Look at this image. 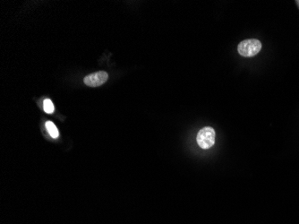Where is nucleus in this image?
Returning <instances> with one entry per match:
<instances>
[{"label":"nucleus","mask_w":299,"mask_h":224,"mask_svg":"<svg viewBox=\"0 0 299 224\" xmlns=\"http://www.w3.org/2000/svg\"><path fill=\"white\" fill-rule=\"evenodd\" d=\"M262 50V43L256 39H248L240 42L238 47V52L242 56L251 57L257 55Z\"/></svg>","instance_id":"nucleus-1"},{"label":"nucleus","mask_w":299,"mask_h":224,"mask_svg":"<svg viewBox=\"0 0 299 224\" xmlns=\"http://www.w3.org/2000/svg\"><path fill=\"white\" fill-rule=\"evenodd\" d=\"M108 79V75L107 72L99 71L94 74H91L84 77V84L90 87H99L105 84Z\"/></svg>","instance_id":"nucleus-3"},{"label":"nucleus","mask_w":299,"mask_h":224,"mask_svg":"<svg viewBox=\"0 0 299 224\" xmlns=\"http://www.w3.org/2000/svg\"><path fill=\"white\" fill-rule=\"evenodd\" d=\"M46 128H47L48 132H49V134L50 135L52 138L56 139L59 136V133H58V130L56 128V125H54L53 122H46Z\"/></svg>","instance_id":"nucleus-4"},{"label":"nucleus","mask_w":299,"mask_h":224,"mask_svg":"<svg viewBox=\"0 0 299 224\" xmlns=\"http://www.w3.org/2000/svg\"><path fill=\"white\" fill-rule=\"evenodd\" d=\"M197 144L201 149H209L215 144V130L210 126H205L198 132Z\"/></svg>","instance_id":"nucleus-2"},{"label":"nucleus","mask_w":299,"mask_h":224,"mask_svg":"<svg viewBox=\"0 0 299 224\" xmlns=\"http://www.w3.org/2000/svg\"><path fill=\"white\" fill-rule=\"evenodd\" d=\"M43 109H44V112H46V113H49V114H51V113L54 112V105H53L51 100L47 99V100L44 101V103H43Z\"/></svg>","instance_id":"nucleus-5"}]
</instances>
